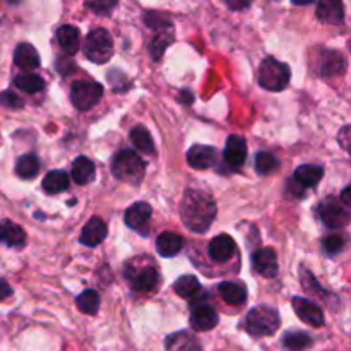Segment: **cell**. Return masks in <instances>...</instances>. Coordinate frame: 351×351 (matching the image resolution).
Here are the masks:
<instances>
[{
	"mask_svg": "<svg viewBox=\"0 0 351 351\" xmlns=\"http://www.w3.org/2000/svg\"><path fill=\"white\" fill-rule=\"evenodd\" d=\"M184 249V240L173 232H165L158 237L156 250L161 257H173Z\"/></svg>",
	"mask_w": 351,
	"mask_h": 351,
	"instance_id": "603a6c76",
	"label": "cell"
},
{
	"mask_svg": "<svg viewBox=\"0 0 351 351\" xmlns=\"http://www.w3.org/2000/svg\"><path fill=\"white\" fill-rule=\"evenodd\" d=\"M180 218L191 232H208L216 218V202L206 192L189 189L180 202Z\"/></svg>",
	"mask_w": 351,
	"mask_h": 351,
	"instance_id": "6da1fadb",
	"label": "cell"
},
{
	"mask_svg": "<svg viewBox=\"0 0 351 351\" xmlns=\"http://www.w3.org/2000/svg\"><path fill=\"white\" fill-rule=\"evenodd\" d=\"M322 175H324V168L319 167V165H302V167H298L295 170L293 180H291V184H295V187L290 185V189H293L295 195L302 197L307 189L315 187L321 182Z\"/></svg>",
	"mask_w": 351,
	"mask_h": 351,
	"instance_id": "30bf717a",
	"label": "cell"
},
{
	"mask_svg": "<svg viewBox=\"0 0 351 351\" xmlns=\"http://www.w3.org/2000/svg\"><path fill=\"white\" fill-rule=\"evenodd\" d=\"M170 43H171V27H168V29H163V31H158L156 38H154L153 43H151V55H153L154 60L161 58L165 48H167Z\"/></svg>",
	"mask_w": 351,
	"mask_h": 351,
	"instance_id": "e575fe53",
	"label": "cell"
},
{
	"mask_svg": "<svg viewBox=\"0 0 351 351\" xmlns=\"http://www.w3.org/2000/svg\"><path fill=\"white\" fill-rule=\"evenodd\" d=\"M57 41L65 53L74 55L77 53L79 45H81V34H79L77 27L71 26V24H65V26L58 27Z\"/></svg>",
	"mask_w": 351,
	"mask_h": 351,
	"instance_id": "7402d4cb",
	"label": "cell"
},
{
	"mask_svg": "<svg viewBox=\"0 0 351 351\" xmlns=\"http://www.w3.org/2000/svg\"><path fill=\"white\" fill-rule=\"evenodd\" d=\"M317 19L324 24L339 26L345 21V5L341 0H321L317 3Z\"/></svg>",
	"mask_w": 351,
	"mask_h": 351,
	"instance_id": "2e32d148",
	"label": "cell"
},
{
	"mask_svg": "<svg viewBox=\"0 0 351 351\" xmlns=\"http://www.w3.org/2000/svg\"><path fill=\"white\" fill-rule=\"evenodd\" d=\"M14 64L23 71H36L40 67V55H38L36 48L29 43L17 45L16 51H14Z\"/></svg>",
	"mask_w": 351,
	"mask_h": 351,
	"instance_id": "d6986e66",
	"label": "cell"
},
{
	"mask_svg": "<svg viewBox=\"0 0 351 351\" xmlns=\"http://www.w3.org/2000/svg\"><path fill=\"white\" fill-rule=\"evenodd\" d=\"M223 160L230 170L237 171L245 165L247 160V141L242 136L232 134L226 141L225 153H223Z\"/></svg>",
	"mask_w": 351,
	"mask_h": 351,
	"instance_id": "7c38bea8",
	"label": "cell"
},
{
	"mask_svg": "<svg viewBox=\"0 0 351 351\" xmlns=\"http://www.w3.org/2000/svg\"><path fill=\"white\" fill-rule=\"evenodd\" d=\"M218 293L230 305H243L247 300L245 285L237 283V281H225V283H221L218 287Z\"/></svg>",
	"mask_w": 351,
	"mask_h": 351,
	"instance_id": "44dd1931",
	"label": "cell"
},
{
	"mask_svg": "<svg viewBox=\"0 0 351 351\" xmlns=\"http://www.w3.org/2000/svg\"><path fill=\"white\" fill-rule=\"evenodd\" d=\"M278 168H280V160H278L274 154L264 153V151H261V153L256 154V170H257V173L271 175V173H274Z\"/></svg>",
	"mask_w": 351,
	"mask_h": 351,
	"instance_id": "836d02e7",
	"label": "cell"
},
{
	"mask_svg": "<svg viewBox=\"0 0 351 351\" xmlns=\"http://www.w3.org/2000/svg\"><path fill=\"white\" fill-rule=\"evenodd\" d=\"M119 0H88L86 7L98 16H110L115 10Z\"/></svg>",
	"mask_w": 351,
	"mask_h": 351,
	"instance_id": "d590c367",
	"label": "cell"
},
{
	"mask_svg": "<svg viewBox=\"0 0 351 351\" xmlns=\"http://www.w3.org/2000/svg\"><path fill=\"white\" fill-rule=\"evenodd\" d=\"M283 346L291 351H302L312 345V338L304 331H288L283 336Z\"/></svg>",
	"mask_w": 351,
	"mask_h": 351,
	"instance_id": "d6a6232c",
	"label": "cell"
},
{
	"mask_svg": "<svg viewBox=\"0 0 351 351\" xmlns=\"http://www.w3.org/2000/svg\"><path fill=\"white\" fill-rule=\"evenodd\" d=\"M324 249L326 252L335 256V254H339L343 249H345V239L339 235H329L324 239Z\"/></svg>",
	"mask_w": 351,
	"mask_h": 351,
	"instance_id": "74e56055",
	"label": "cell"
},
{
	"mask_svg": "<svg viewBox=\"0 0 351 351\" xmlns=\"http://www.w3.org/2000/svg\"><path fill=\"white\" fill-rule=\"evenodd\" d=\"M95 163L86 156H79L72 165V178L79 185L89 184L95 178Z\"/></svg>",
	"mask_w": 351,
	"mask_h": 351,
	"instance_id": "484cf974",
	"label": "cell"
},
{
	"mask_svg": "<svg viewBox=\"0 0 351 351\" xmlns=\"http://www.w3.org/2000/svg\"><path fill=\"white\" fill-rule=\"evenodd\" d=\"M12 295V288H10V285L7 283V281L0 280V302L5 300L7 297H10Z\"/></svg>",
	"mask_w": 351,
	"mask_h": 351,
	"instance_id": "60d3db41",
	"label": "cell"
},
{
	"mask_svg": "<svg viewBox=\"0 0 351 351\" xmlns=\"http://www.w3.org/2000/svg\"><path fill=\"white\" fill-rule=\"evenodd\" d=\"M106 237V225L103 219L99 218H91L82 228L81 237H79V242L86 247H98L99 243L105 240Z\"/></svg>",
	"mask_w": 351,
	"mask_h": 351,
	"instance_id": "ac0fdd59",
	"label": "cell"
},
{
	"mask_svg": "<svg viewBox=\"0 0 351 351\" xmlns=\"http://www.w3.org/2000/svg\"><path fill=\"white\" fill-rule=\"evenodd\" d=\"M103 86L96 81H75L71 88V101L81 112H88L101 99Z\"/></svg>",
	"mask_w": 351,
	"mask_h": 351,
	"instance_id": "52a82bcc",
	"label": "cell"
},
{
	"mask_svg": "<svg viewBox=\"0 0 351 351\" xmlns=\"http://www.w3.org/2000/svg\"><path fill=\"white\" fill-rule=\"evenodd\" d=\"M257 77H259V84L264 89H269V91H283L288 86V82H290L291 72L287 64L276 60L274 57H267L261 62Z\"/></svg>",
	"mask_w": 351,
	"mask_h": 351,
	"instance_id": "277c9868",
	"label": "cell"
},
{
	"mask_svg": "<svg viewBox=\"0 0 351 351\" xmlns=\"http://www.w3.org/2000/svg\"><path fill=\"white\" fill-rule=\"evenodd\" d=\"M173 290L178 297L185 298V300L191 302L192 298L197 297L202 291L201 285H199L197 278L191 276V274H185V276H180L173 285Z\"/></svg>",
	"mask_w": 351,
	"mask_h": 351,
	"instance_id": "4316f807",
	"label": "cell"
},
{
	"mask_svg": "<svg viewBox=\"0 0 351 351\" xmlns=\"http://www.w3.org/2000/svg\"><path fill=\"white\" fill-rule=\"evenodd\" d=\"M5 2H9L10 5H17V3H21V0H5Z\"/></svg>",
	"mask_w": 351,
	"mask_h": 351,
	"instance_id": "ee69618b",
	"label": "cell"
},
{
	"mask_svg": "<svg viewBox=\"0 0 351 351\" xmlns=\"http://www.w3.org/2000/svg\"><path fill=\"white\" fill-rule=\"evenodd\" d=\"M350 192H351V187H346L345 191H343V194H341V199H343V204L346 206V208H348L350 206Z\"/></svg>",
	"mask_w": 351,
	"mask_h": 351,
	"instance_id": "b9f144b4",
	"label": "cell"
},
{
	"mask_svg": "<svg viewBox=\"0 0 351 351\" xmlns=\"http://www.w3.org/2000/svg\"><path fill=\"white\" fill-rule=\"evenodd\" d=\"M319 218L324 223L328 228L339 230L343 226L348 225L350 221V213L348 208L345 204L338 201L335 197H328L326 201H322L317 208Z\"/></svg>",
	"mask_w": 351,
	"mask_h": 351,
	"instance_id": "9c48e42d",
	"label": "cell"
},
{
	"mask_svg": "<svg viewBox=\"0 0 351 351\" xmlns=\"http://www.w3.org/2000/svg\"><path fill=\"white\" fill-rule=\"evenodd\" d=\"M187 163L195 170H208L216 163V149L211 146L195 144L187 151Z\"/></svg>",
	"mask_w": 351,
	"mask_h": 351,
	"instance_id": "e0dca14e",
	"label": "cell"
},
{
	"mask_svg": "<svg viewBox=\"0 0 351 351\" xmlns=\"http://www.w3.org/2000/svg\"><path fill=\"white\" fill-rule=\"evenodd\" d=\"M82 50H84L86 58L95 64H106L113 55V40L108 31L98 27V29L89 31Z\"/></svg>",
	"mask_w": 351,
	"mask_h": 351,
	"instance_id": "8992f818",
	"label": "cell"
},
{
	"mask_svg": "<svg viewBox=\"0 0 351 351\" xmlns=\"http://www.w3.org/2000/svg\"><path fill=\"white\" fill-rule=\"evenodd\" d=\"M291 305H293V311L297 312V315L300 317L302 322L312 326V328H322L326 322L324 312L319 305H315L314 302L307 300V298L295 297L291 300Z\"/></svg>",
	"mask_w": 351,
	"mask_h": 351,
	"instance_id": "4fadbf2b",
	"label": "cell"
},
{
	"mask_svg": "<svg viewBox=\"0 0 351 351\" xmlns=\"http://www.w3.org/2000/svg\"><path fill=\"white\" fill-rule=\"evenodd\" d=\"M125 278L130 283L132 290L141 291V293H147V291L156 290L158 283H160V276L154 266H137V263H129L125 267Z\"/></svg>",
	"mask_w": 351,
	"mask_h": 351,
	"instance_id": "ba28073f",
	"label": "cell"
},
{
	"mask_svg": "<svg viewBox=\"0 0 351 351\" xmlns=\"http://www.w3.org/2000/svg\"><path fill=\"white\" fill-rule=\"evenodd\" d=\"M252 267L257 274L264 278H274L278 274L276 252L269 247L256 250L252 254Z\"/></svg>",
	"mask_w": 351,
	"mask_h": 351,
	"instance_id": "9a60e30c",
	"label": "cell"
},
{
	"mask_svg": "<svg viewBox=\"0 0 351 351\" xmlns=\"http://www.w3.org/2000/svg\"><path fill=\"white\" fill-rule=\"evenodd\" d=\"M151 215H153V209L147 202H136L125 211V225L139 235L147 237Z\"/></svg>",
	"mask_w": 351,
	"mask_h": 351,
	"instance_id": "8fae6325",
	"label": "cell"
},
{
	"mask_svg": "<svg viewBox=\"0 0 351 351\" xmlns=\"http://www.w3.org/2000/svg\"><path fill=\"white\" fill-rule=\"evenodd\" d=\"M291 2H293L295 5H302V7H304V5H311V3L314 2V0H291Z\"/></svg>",
	"mask_w": 351,
	"mask_h": 351,
	"instance_id": "7bdbcfd3",
	"label": "cell"
},
{
	"mask_svg": "<svg viewBox=\"0 0 351 351\" xmlns=\"http://www.w3.org/2000/svg\"><path fill=\"white\" fill-rule=\"evenodd\" d=\"M0 242H3L9 247H21L26 242V232L21 228L19 225L12 221H2L0 223Z\"/></svg>",
	"mask_w": 351,
	"mask_h": 351,
	"instance_id": "cb8c5ba5",
	"label": "cell"
},
{
	"mask_svg": "<svg viewBox=\"0 0 351 351\" xmlns=\"http://www.w3.org/2000/svg\"><path fill=\"white\" fill-rule=\"evenodd\" d=\"M346 71V60L343 58L341 53L335 50H329L322 55V69L321 74L326 77H332V75H341Z\"/></svg>",
	"mask_w": 351,
	"mask_h": 351,
	"instance_id": "d4e9b609",
	"label": "cell"
},
{
	"mask_svg": "<svg viewBox=\"0 0 351 351\" xmlns=\"http://www.w3.org/2000/svg\"><path fill=\"white\" fill-rule=\"evenodd\" d=\"M69 187V175L62 170H53L43 178V189L47 194H60Z\"/></svg>",
	"mask_w": 351,
	"mask_h": 351,
	"instance_id": "83f0119b",
	"label": "cell"
},
{
	"mask_svg": "<svg viewBox=\"0 0 351 351\" xmlns=\"http://www.w3.org/2000/svg\"><path fill=\"white\" fill-rule=\"evenodd\" d=\"M280 314L276 308L269 305H259L247 314L243 328L254 338H264V336H273L280 329Z\"/></svg>",
	"mask_w": 351,
	"mask_h": 351,
	"instance_id": "7a4b0ae2",
	"label": "cell"
},
{
	"mask_svg": "<svg viewBox=\"0 0 351 351\" xmlns=\"http://www.w3.org/2000/svg\"><path fill=\"white\" fill-rule=\"evenodd\" d=\"M0 105L5 106V108H10V110H19V108H23L24 103H23V99L16 95V93L3 91V93H0Z\"/></svg>",
	"mask_w": 351,
	"mask_h": 351,
	"instance_id": "f35d334b",
	"label": "cell"
},
{
	"mask_svg": "<svg viewBox=\"0 0 351 351\" xmlns=\"http://www.w3.org/2000/svg\"><path fill=\"white\" fill-rule=\"evenodd\" d=\"M144 23H146L149 27H154V29L158 31H163V29H168V27H171L170 19H168L167 16H163V14L154 12V10H149V12L144 14Z\"/></svg>",
	"mask_w": 351,
	"mask_h": 351,
	"instance_id": "8d00e7d4",
	"label": "cell"
},
{
	"mask_svg": "<svg viewBox=\"0 0 351 351\" xmlns=\"http://www.w3.org/2000/svg\"><path fill=\"white\" fill-rule=\"evenodd\" d=\"M14 86L19 88L21 91L27 93V95H34V93H41L45 89L43 77L36 74H21L16 75L14 79Z\"/></svg>",
	"mask_w": 351,
	"mask_h": 351,
	"instance_id": "f546056e",
	"label": "cell"
},
{
	"mask_svg": "<svg viewBox=\"0 0 351 351\" xmlns=\"http://www.w3.org/2000/svg\"><path fill=\"white\" fill-rule=\"evenodd\" d=\"M165 348L167 351H202L197 338L187 331H178L168 336L165 341Z\"/></svg>",
	"mask_w": 351,
	"mask_h": 351,
	"instance_id": "ffe728a7",
	"label": "cell"
},
{
	"mask_svg": "<svg viewBox=\"0 0 351 351\" xmlns=\"http://www.w3.org/2000/svg\"><path fill=\"white\" fill-rule=\"evenodd\" d=\"M130 141L139 151L146 154H154V141L151 137L149 130L143 125H136L130 130Z\"/></svg>",
	"mask_w": 351,
	"mask_h": 351,
	"instance_id": "f1b7e54d",
	"label": "cell"
},
{
	"mask_svg": "<svg viewBox=\"0 0 351 351\" xmlns=\"http://www.w3.org/2000/svg\"><path fill=\"white\" fill-rule=\"evenodd\" d=\"M209 257L215 261L216 264H226L228 261H232L237 254V243L235 240L230 235H218L209 242L208 245Z\"/></svg>",
	"mask_w": 351,
	"mask_h": 351,
	"instance_id": "5bb4252c",
	"label": "cell"
},
{
	"mask_svg": "<svg viewBox=\"0 0 351 351\" xmlns=\"http://www.w3.org/2000/svg\"><path fill=\"white\" fill-rule=\"evenodd\" d=\"M40 171V161L34 154H24L17 160L16 163V173L19 175L24 180H29V178L36 177V173Z\"/></svg>",
	"mask_w": 351,
	"mask_h": 351,
	"instance_id": "1f68e13d",
	"label": "cell"
},
{
	"mask_svg": "<svg viewBox=\"0 0 351 351\" xmlns=\"http://www.w3.org/2000/svg\"><path fill=\"white\" fill-rule=\"evenodd\" d=\"M223 2L228 5V9L232 10H243L247 9V7L252 5L254 0H223Z\"/></svg>",
	"mask_w": 351,
	"mask_h": 351,
	"instance_id": "ab89813d",
	"label": "cell"
},
{
	"mask_svg": "<svg viewBox=\"0 0 351 351\" xmlns=\"http://www.w3.org/2000/svg\"><path fill=\"white\" fill-rule=\"evenodd\" d=\"M75 305H77V308L82 312V314L95 315L96 312L99 311V305H101V298H99L98 291L86 290V291H82L81 295H79L77 300H75Z\"/></svg>",
	"mask_w": 351,
	"mask_h": 351,
	"instance_id": "4dcf8cb0",
	"label": "cell"
},
{
	"mask_svg": "<svg viewBox=\"0 0 351 351\" xmlns=\"http://www.w3.org/2000/svg\"><path fill=\"white\" fill-rule=\"evenodd\" d=\"M219 317L216 308L208 302V293L204 290L191 300V326L194 331H211L218 326Z\"/></svg>",
	"mask_w": 351,
	"mask_h": 351,
	"instance_id": "5b68a950",
	"label": "cell"
},
{
	"mask_svg": "<svg viewBox=\"0 0 351 351\" xmlns=\"http://www.w3.org/2000/svg\"><path fill=\"white\" fill-rule=\"evenodd\" d=\"M144 170H146V165L136 151L122 149L113 156L112 173L119 180L127 182V184H139L143 180Z\"/></svg>",
	"mask_w": 351,
	"mask_h": 351,
	"instance_id": "3957f363",
	"label": "cell"
}]
</instances>
